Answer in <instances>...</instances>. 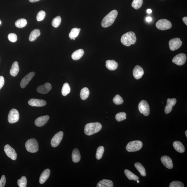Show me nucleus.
<instances>
[{"label": "nucleus", "mask_w": 187, "mask_h": 187, "mask_svg": "<svg viewBox=\"0 0 187 187\" xmlns=\"http://www.w3.org/2000/svg\"><path fill=\"white\" fill-rule=\"evenodd\" d=\"M137 41L136 34L133 32H128L122 36L121 41L124 46H129L134 44Z\"/></svg>", "instance_id": "f257e3e1"}, {"label": "nucleus", "mask_w": 187, "mask_h": 187, "mask_svg": "<svg viewBox=\"0 0 187 187\" xmlns=\"http://www.w3.org/2000/svg\"><path fill=\"white\" fill-rule=\"evenodd\" d=\"M118 12L113 10L104 18L101 25L103 28H106L111 26L115 22L117 17Z\"/></svg>", "instance_id": "f03ea898"}, {"label": "nucleus", "mask_w": 187, "mask_h": 187, "mask_svg": "<svg viewBox=\"0 0 187 187\" xmlns=\"http://www.w3.org/2000/svg\"><path fill=\"white\" fill-rule=\"evenodd\" d=\"M102 128V125L99 122L90 123L85 126L84 132L87 136H91L98 133Z\"/></svg>", "instance_id": "7ed1b4c3"}, {"label": "nucleus", "mask_w": 187, "mask_h": 187, "mask_svg": "<svg viewBox=\"0 0 187 187\" xmlns=\"http://www.w3.org/2000/svg\"><path fill=\"white\" fill-rule=\"evenodd\" d=\"M25 147L28 152L35 153L38 151V145L37 140L34 138L28 140L25 143Z\"/></svg>", "instance_id": "20e7f679"}, {"label": "nucleus", "mask_w": 187, "mask_h": 187, "mask_svg": "<svg viewBox=\"0 0 187 187\" xmlns=\"http://www.w3.org/2000/svg\"><path fill=\"white\" fill-rule=\"evenodd\" d=\"M143 144L141 141L136 140L129 142L126 147L127 151L130 152L139 151L143 147Z\"/></svg>", "instance_id": "39448f33"}, {"label": "nucleus", "mask_w": 187, "mask_h": 187, "mask_svg": "<svg viewBox=\"0 0 187 187\" xmlns=\"http://www.w3.org/2000/svg\"><path fill=\"white\" fill-rule=\"evenodd\" d=\"M156 27L158 29L161 30H166L170 29L172 27L171 23L167 20L161 19L156 23Z\"/></svg>", "instance_id": "423d86ee"}, {"label": "nucleus", "mask_w": 187, "mask_h": 187, "mask_svg": "<svg viewBox=\"0 0 187 187\" xmlns=\"http://www.w3.org/2000/svg\"><path fill=\"white\" fill-rule=\"evenodd\" d=\"M138 109L140 112L146 116L149 115L150 112V107L147 101L142 100L140 101L138 105Z\"/></svg>", "instance_id": "0eeeda50"}, {"label": "nucleus", "mask_w": 187, "mask_h": 187, "mask_svg": "<svg viewBox=\"0 0 187 187\" xmlns=\"http://www.w3.org/2000/svg\"><path fill=\"white\" fill-rule=\"evenodd\" d=\"M19 119V112L15 109H12L10 111L8 115V120L10 123L17 122Z\"/></svg>", "instance_id": "6e6552de"}, {"label": "nucleus", "mask_w": 187, "mask_h": 187, "mask_svg": "<svg viewBox=\"0 0 187 187\" xmlns=\"http://www.w3.org/2000/svg\"><path fill=\"white\" fill-rule=\"evenodd\" d=\"M182 44V42L180 38H173L169 42L170 49L173 51L178 49L181 46Z\"/></svg>", "instance_id": "1a4fd4ad"}, {"label": "nucleus", "mask_w": 187, "mask_h": 187, "mask_svg": "<svg viewBox=\"0 0 187 187\" xmlns=\"http://www.w3.org/2000/svg\"><path fill=\"white\" fill-rule=\"evenodd\" d=\"M186 56L184 54L177 55L173 59L172 62L178 66H182L185 64L186 60Z\"/></svg>", "instance_id": "9d476101"}, {"label": "nucleus", "mask_w": 187, "mask_h": 187, "mask_svg": "<svg viewBox=\"0 0 187 187\" xmlns=\"http://www.w3.org/2000/svg\"><path fill=\"white\" fill-rule=\"evenodd\" d=\"M4 150L8 157L12 160H15L17 159V154L13 148L9 145H7L5 146Z\"/></svg>", "instance_id": "9b49d317"}, {"label": "nucleus", "mask_w": 187, "mask_h": 187, "mask_svg": "<svg viewBox=\"0 0 187 187\" xmlns=\"http://www.w3.org/2000/svg\"><path fill=\"white\" fill-rule=\"evenodd\" d=\"M64 133L62 131H60L57 133L51 140V145L52 147H56L60 144L63 137Z\"/></svg>", "instance_id": "f8f14e48"}, {"label": "nucleus", "mask_w": 187, "mask_h": 187, "mask_svg": "<svg viewBox=\"0 0 187 187\" xmlns=\"http://www.w3.org/2000/svg\"><path fill=\"white\" fill-rule=\"evenodd\" d=\"M35 75V72H31L28 74L22 79L20 83V86L22 88H25L26 86L29 83L34 75Z\"/></svg>", "instance_id": "ddd939ff"}, {"label": "nucleus", "mask_w": 187, "mask_h": 187, "mask_svg": "<svg viewBox=\"0 0 187 187\" xmlns=\"http://www.w3.org/2000/svg\"><path fill=\"white\" fill-rule=\"evenodd\" d=\"M28 104L32 107H42L46 105V102L42 99H33L28 101Z\"/></svg>", "instance_id": "4468645a"}, {"label": "nucleus", "mask_w": 187, "mask_h": 187, "mask_svg": "<svg viewBox=\"0 0 187 187\" xmlns=\"http://www.w3.org/2000/svg\"><path fill=\"white\" fill-rule=\"evenodd\" d=\"M51 85L50 83H46L43 85L38 86L37 88L38 92L42 94H46L51 90Z\"/></svg>", "instance_id": "2eb2a0df"}, {"label": "nucleus", "mask_w": 187, "mask_h": 187, "mask_svg": "<svg viewBox=\"0 0 187 187\" xmlns=\"http://www.w3.org/2000/svg\"><path fill=\"white\" fill-rule=\"evenodd\" d=\"M49 119V117L48 115L38 117L35 121V125L38 127H42L46 125Z\"/></svg>", "instance_id": "dca6fc26"}, {"label": "nucleus", "mask_w": 187, "mask_h": 187, "mask_svg": "<svg viewBox=\"0 0 187 187\" xmlns=\"http://www.w3.org/2000/svg\"><path fill=\"white\" fill-rule=\"evenodd\" d=\"M144 73L143 68L139 65L136 66L133 71V76L137 80H139L142 78Z\"/></svg>", "instance_id": "f3484780"}, {"label": "nucleus", "mask_w": 187, "mask_h": 187, "mask_svg": "<svg viewBox=\"0 0 187 187\" xmlns=\"http://www.w3.org/2000/svg\"><path fill=\"white\" fill-rule=\"evenodd\" d=\"M176 99H168L167 100V103L165 109V112L166 114H168L171 112L173 107L176 104Z\"/></svg>", "instance_id": "a211bd4d"}, {"label": "nucleus", "mask_w": 187, "mask_h": 187, "mask_svg": "<svg viewBox=\"0 0 187 187\" xmlns=\"http://www.w3.org/2000/svg\"><path fill=\"white\" fill-rule=\"evenodd\" d=\"M161 161L165 166L169 169L173 168V164L171 159L167 156H162L161 158Z\"/></svg>", "instance_id": "6ab92c4d"}, {"label": "nucleus", "mask_w": 187, "mask_h": 187, "mask_svg": "<svg viewBox=\"0 0 187 187\" xmlns=\"http://www.w3.org/2000/svg\"><path fill=\"white\" fill-rule=\"evenodd\" d=\"M50 174V170L49 169L44 170L41 175L40 178L39 182L40 184H43L49 178Z\"/></svg>", "instance_id": "aec40b11"}, {"label": "nucleus", "mask_w": 187, "mask_h": 187, "mask_svg": "<svg viewBox=\"0 0 187 187\" xmlns=\"http://www.w3.org/2000/svg\"><path fill=\"white\" fill-rule=\"evenodd\" d=\"M19 72V64L17 62H15L12 65L10 70V74L12 76L15 77L17 76Z\"/></svg>", "instance_id": "412c9836"}, {"label": "nucleus", "mask_w": 187, "mask_h": 187, "mask_svg": "<svg viewBox=\"0 0 187 187\" xmlns=\"http://www.w3.org/2000/svg\"><path fill=\"white\" fill-rule=\"evenodd\" d=\"M117 63L114 60H108L106 62V67L110 70H114L117 68Z\"/></svg>", "instance_id": "4be33fe9"}, {"label": "nucleus", "mask_w": 187, "mask_h": 187, "mask_svg": "<svg viewBox=\"0 0 187 187\" xmlns=\"http://www.w3.org/2000/svg\"><path fill=\"white\" fill-rule=\"evenodd\" d=\"M97 187H113V182L111 180H103L97 183Z\"/></svg>", "instance_id": "5701e85b"}, {"label": "nucleus", "mask_w": 187, "mask_h": 187, "mask_svg": "<svg viewBox=\"0 0 187 187\" xmlns=\"http://www.w3.org/2000/svg\"><path fill=\"white\" fill-rule=\"evenodd\" d=\"M173 146L175 149L176 151L180 153H183L185 151L184 146L179 141H174Z\"/></svg>", "instance_id": "b1692460"}, {"label": "nucleus", "mask_w": 187, "mask_h": 187, "mask_svg": "<svg viewBox=\"0 0 187 187\" xmlns=\"http://www.w3.org/2000/svg\"><path fill=\"white\" fill-rule=\"evenodd\" d=\"M84 54V50L82 49L77 50L73 53L72 58L74 60H78L82 57Z\"/></svg>", "instance_id": "393cba45"}, {"label": "nucleus", "mask_w": 187, "mask_h": 187, "mask_svg": "<svg viewBox=\"0 0 187 187\" xmlns=\"http://www.w3.org/2000/svg\"><path fill=\"white\" fill-rule=\"evenodd\" d=\"M81 156L80 151L78 149L75 148L72 152V161L75 163H77L80 161Z\"/></svg>", "instance_id": "a878e982"}, {"label": "nucleus", "mask_w": 187, "mask_h": 187, "mask_svg": "<svg viewBox=\"0 0 187 187\" xmlns=\"http://www.w3.org/2000/svg\"><path fill=\"white\" fill-rule=\"evenodd\" d=\"M40 34L41 32L39 29L34 30H32L30 34L29 38V40L31 42L34 41L40 35Z\"/></svg>", "instance_id": "bb28decb"}, {"label": "nucleus", "mask_w": 187, "mask_h": 187, "mask_svg": "<svg viewBox=\"0 0 187 187\" xmlns=\"http://www.w3.org/2000/svg\"><path fill=\"white\" fill-rule=\"evenodd\" d=\"M81 30L80 28H72L70 34H69V37L71 40H75V38L78 36L80 31Z\"/></svg>", "instance_id": "cd10ccee"}, {"label": "nucleus", "mask_w": 187, "mask_h": 187, "mask_svg": "<svg viewBox=\"0 0 187 187\" xmlns=\"http://www.w3.org/2000/svg\"><path fill=\"white\" fill-rule=\"evenodd\" d=\"M125 173L126 176L130 180L137 181L139 179V178L138 176L134 174L129 170H125Z\"/></svg>", "instance_id": "c85d7f7f"}, {"label": "nucleus", "mask_w": 187, "mask_h": 187, "mask_svg": "<svg viewBox=\"0 0 187 187\" xmlns=\"http://www.w3.org/2000/svg\"><path fill=\"white\" fill-rule=\"evenodd\" d=\"M135 166L142 176H146V173L145 168L139 162H136L135 164Z\"/></svg>", "instance_id": "c756f323"}, {"label": "nucleus", "mask_w": 187, "mask_h": 187, "mask_svg": "<svg viewBox=\"0 0 187 187\" xmlns=\"http://www.w3.org/2000/svg\"><path fill=\"white\" fill-rule=\"evenodd\" d=\"M89 94V89L87 87H84L80 91V98L83 100H86L88 98Z\"/></svg>", "instance_id": "7c9ffc66"}, {"label": "nucleus", "mask_w": 187, "mask_h": 187, "mask_svg": "<svg viewBox=\"0 0 187 187\" xmlns=\"http://www.w3.org/2000/svg\"><path fill=\"white\" fill-rule=\"evenodd\" d=\"M27 21L24 19H20L16 22L15 25L16 27L18 28H23L27 25Z\"/></svg>", "instance_id": "2f4dec72"}, {"label": "nucleus", "mask_w": 187, "mask_h": 187, "mask_svg": "<svg viewBox=\"0 0 187 187\" xmlns=\"http://www.w3.org/2000/svg\"><path fill=\"white\" fill-rule=\"evenodd\" d=\"M70 91V87L68 83H65L63 86L62 89V94L64 96H66Z\"/></svg>", "instance_id": "473e14b6"}, {"label": "nucleus", "mask_w": 187, "mask_h": 187, "mask_svg": "<svg viewBox=\"0 0 187 187\" xmlns=\"http://www.w3.org/2000/svg\"><path fill=\"white\" fill-rule=\"evenodd\" d=\"M143 0H133L132 3V7L136 9H138L141 7Z\"/></svg>", "instance_id": "72a5a7b5"}, {"label": "nucleus", "mask_w": 187, "mask_h": 187, "mask_svg": "<svg viewBox=\"0 0 187 187\" xmlns=\"http://www.w3.org/2000/svg\"><path fill=\"white\" fill-rule=\"evenodd\" d=\"M104 151V149L103 146H100L97 148L96 154L97 159H100L102 158Z\"/></svg>", "instance_id": "f704fd0d"}, {"label": "nucleus", "mask_w": 187, "mask_h": 187, "mask_svg": "<svg viewBox=\"0 0 187 187\" xmlns=\"http://www.w3.org/2000/svg\"><path fill=\"white\" fill-rule=\"evenodd\" d=\"M62 19L60 16H57L52 20V25L54 28H58L60 25Z\"/></svg>", "instance_id": "c9c22d12"}, {"label": "nucleus", "mask_w": 187, "mask_h": 187, "mask_svg": "<svg viewBox=\"0 0 187 187\" xmlns=\"http://www.w3.org/2000/svg\"><path fill=\"white\" fill-rule=\"evenodd\" d=\"M126 114L122 112L118 113L115 116V119L118 122L122 121L126 119Z\"/></svg>", "instance_id": "e433bc0d"}, {"label": "nucleus", "mask_w": 187, "mask_h": 187, "mask_svg": "<svg viewBox=\"0 0 187 187\" xmlns=\"http://www.w3.org/2000/svg\"><path fill=\"white\" fill-rule=\"evenodd\" d=\"M17 184L20 187H26L27 186V179L26 177L22 176L20 179L18 180Z\"/></svg>", "instance_id": "4c0bfd02"}, {"label": "nucleus", "mask_w": 187, "mask_h": 187, "mask_svg": "<svg viewBox=\"0 0 187 187\" xmlns=\"http://www.w3.org/2000/svg\"><path fill=\"white\" fill-rule=\"evenodd\" d=\"M113 101L115 104L121 105L123 103V100L119 95H117L113 99Z\"/></svg>", "instance_id": "58836bf2"}, {"label": "nucleus", "mask_w": 187, "mask_h": 187, "mask_svg": "<svg viewBox=\"0 0 187 187\" xmlns=\"http://www.w3.org/2000/svg\"><path fill=\"white\" fill-rule=\"evenodd\" d=\"M46 12L43 11H40L38 13L36 17V19L38 21H41L43 20L45 17Z\"/></svg>", "instance_id": "ea45409f"}, {"label": "nucleus", "mask_w": 187, "mask_h": 187, "mask_svg": "<svg viewBox=\"0 0 187 187\" xmlns=\"http://www.w3.org/2000/svg\"><path fill=\"white\" fill-rule=\"evenodd\" d=\"M170 187H184V184L182 182L178 181H174L171 183Z\"/></svg>", "instance_id": "a19ab883"}, {"label": "nucleus", "mask_w": 187, "mask_h": 187, "mask_svg": "<svg viewBox=\"0 0 187 187\" xmlns=\"http://www.w3.org/2000/svg\"><path fill=\"white\" fill-rule=\"evenodd\" d=\"M8 39L12 42H15L17 41V37L16 34L13 33H10L8 36Z\"/></svg>", "instance_id": "79ce46f5"}, {"label": "nucleus", "mask_w": 187, "mask_h": 187, "mask_svg": "<svg viewBox=\"0 0 187 187\" xmlns=\"http://www.w3.org/2000/svg\"><path fill=\"white\" fill-rule=\"evenodd\" d=\"M6 183V179L4 175H3L1 176V179L0 180V187H4L5 186Z\"/></svg>", "instance_id": "37998d69"}, {"label": "nucleus", "mask_w": 187, "mask_h": 187, "mask_svg": "<svg viewBox=\"0 0 187 187\" xmlns=\"http://www.w3.org/2000/svg\"><path fill=\"white\" fill-rule=\"evenodd\" d=\"M5 80L4 77L2 76H0V90L2 88L4 84Z\"/></svg>", "instance_id": "c03bdc74"}, {"label": "nucleus", "mask_w": 187, "mask_h": 187, "mask_svg": "<svg viewBox=\"0 0 187 187\" xmlns=\"http://www.w3.org/2000/svg\"><path fill=\"white\" fill-rule=\"evenodd\" d=\"M183 21L186 25H187V17H184L183 18Z\"/></svg>", "instance_id": "a18cd8bd"}, {"label": "nucleus", "mask_w": 187, "mask_h": 187, "mask_svg": "<svg viewBox=\"0 0 187 187\" xmlns=\"http://www.w3.org/2000/svg\"><path fill=\"white\" fill-rule=\"evenodd\" d=\"M152 19L151 17H148L146 18V21L148 22H150L152 21Z\"/></svg>", "instance_id": "49530a36"}, {"label": "nucleus", "mask_w": 187, "mask_h": 187, "mask_svg": "<svg viewBox=\"0 0 187 187\" xmlns=\"http://www.w3.org/2000/svg\"><path fill=\"white\" fill-rule=\"evenodd\" d=\"M40 1V0H29V1L31 3H34L38 1Z\"/></svg>", "instance_id": "de8ad7c7"}, {"label": "nucleus", "mask_w": 187, "mask_h": 187, "mask_svg": "<svg viewBox=\"0 0 187 187\" xmlns=\"http://www.w3.org/2000/svg\"><path fill=\"white\" fill-rule=\"evenodd\" d=\"M147 12L148 14H151L152 13V10L151 9H148Z\"/></svg>", "instance_id": "09e8293b"}, {"label": "nucleus", "mask_w": 187, "mask_h": 187, "mask_svg": "<svg viewBox=\"0 0 187 187\" xmlns=\"http://www.w3.org/2000/svg\"><path fill=\"white\" fill-rule=\"evenodd\" d=\"M185 134H186V137H187V131L186 130V133H185Z\"/></svg>", "instance_id": "8fccbe9b"}, {"label": "nucleus", "mask_w": 187, "mask_h": 187, "mask_svg": "<svg viewBox=\"0 0 187 187\" xmlns=\"http://www.w3.org/2000/svg\"><path fill=\"white\" fill-rule=\"evenodd\" d=\"M137 181V182L138 183H139V180H138Z\"/></svg>", "instance_id": "3c124183"}, {"label": "nucleus", "mask_w": 187, "mask_h": 187, "mask_svg": "<svg viewBox=\"0 0 187 187\" xmlns=\"http://www.w3.org/2000/svg\"><path fill=\"white\" fill-rule=\"evenodd\" d=\"M1 21H0V25H1Z\"/></svg>", "instance_id": "603ef678"}]
</instances>
